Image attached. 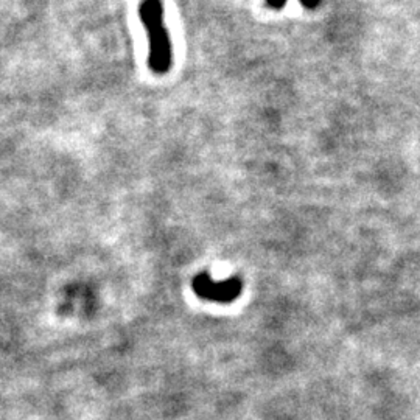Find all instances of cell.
I'll list each match as a JSON object with an SVG mask.
<instances>
[{
	"label": "cell",
	"instance_id": "cell-1",
	"mask_svg": "<svg viewBox=\"0 0 420 420\" xmlns=\"http://www.w3.org/2000/svg\"><path fill=\"white\" fill-rule=\"evenodd\" d=\"M139 17L150 41L148 66L157 75H165L173 66V44L164 22L162 0H142Z\"/></svg>",
	"mask_w": 420,
	"mask_h": 420
},
{
	"label": "cell",
	"instance_id": "cell-2",
	"mask_svg": "<svg viewBox=\"0 0 420 420\" xmlns=\"http://www.w3.org/2000/svg\"><path fill=\"white\" fill-rule=\"evenodd\" d=\"M192 285L195 293H197L199 298L221 304L232 302V300H235L241 294V280L236 279V277L226 282L217 283L209 279L207 274H198L193 279Z\"/></svg>",
	"mask_w": 420,
	"mask_h": 420
},
{
	"label": "cell",
	"instance_id": "cell-3",
	"mask_svg": "<svg viewBox=\"0 0 420 420\" xmlns=\"http://www.w3.org/2000/svg\"><path fill=\"white\" fill-rule=\"evenodd\" d=\"M287 2H288V0H265V3L273 10L283 8L287 5ZM321 2H322V0H300V3H302L304 7L309 8V10L318 8L319 5H321Z\"/></svg>",
	"mask_w": 420,
	"mask_h": 420
}]
</instances>
